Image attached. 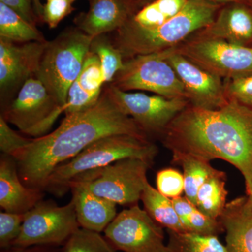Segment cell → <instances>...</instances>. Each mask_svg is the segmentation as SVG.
<instances>
[{"label": "cell", "instance_id": "25", "mask_svg": "<svg viewBox=\"0 0 252 252\" xmlns=\"http://www.w3.org/2000/svg\"><path fill=\"white\" fill-rule=\"evenodd\" d=\"M188 0H153L130 18L131 23L142 28L161 26L185 7Z\"/></svg>", "mask_w": 252, "mask_h": 252}, {"label": "cell", "instance_id": "31", "mask_svg": "<svg viewBox=\"0 0 252 252\" xmlns=\"http://www.w3.org/2000/svg\"><path fill=\"white\" fill-rule=\"evenodd\" d=\"M25 214L1 212L0 213V247H13L21 233Z\"/></svg>", "mask_w": 252, "mask_h": 252}, {"label": "cell", "instance_id": "10", "mask_svg": "<svg viewBox=\"0 0 252 252\" xmlns=\"http://www.w3.org/2000/svg\"><path fill=\"white\" fill-rule=\"evenodd\" d=\"M175 49L192 62L223 79L252 74V46L193 34Z\"/></svg>", "mask_w": 252, "mask_h": 252}, {"label": "cell", "instance_id": "14", "mask_svg": "<svg viewBox=\"0 0 252 252\" xmlns=\"http://www.w3.org/2000/svg\"><path fill=\"white\" fill-rule=\"evenodd\" d=\"M167 59L182 81L190 105L217 109L229 102L225 94L224 80L220 76L192 62L175 48L169 49Z\"/></svg>", "mask_w": 252, "mask_h": 252}, {"label": "cell", "instance_id": "35", "mask_svg": "<svg viewBox=\"0 0 252 252\" xmlns=\"http://www.w3.org/2000/svg\"><path fill=\"white\" fill-rule=\"evenodd\" d=\"M77 0H50L43 9L42 21L50 29H55L59 23L75 10L73 4Z\"/></svg>", "mask_w": 252, "mask_h": 252}, {"label": "cell", "instance_id": "32", "mask_svg": "<svg viewBox=\"0 0 252 252\" xmlns=\"http://www.w3.org/2000/svg\"><path fill=\"white\" fill-rule=\"evenodd\" d=\"M223 80L228 99L237 101L252 109V74Z\"/></svg>", "mask_w": 252, "mask_h": 252}, {"label": "cell", "instance_id": "6", "mask_svg": "<svg viewBox=\"0 0 252 252\" xmlns=\"http://www.w3.org/2000/svg\"><path fill=\"white\" fill-rule=\"evenodd\" d=\"M152 165L140 158H125L91 170L72 180L97 196L122 205H137L147 185ZM68 185V190H69Z\"/></svg>", "mask_w": 252, "mask_h": 252}, {"label": "cell", "instance_id": "15", "mask_svg": "<svg viewBox=\"0 0 252 252\" xmlns=\"http://www.w3.org/2000/svg\"><path fill=\"white\" fill-rule=\"evenodd\" d=\"M87 12L74 19L76 27L91 36L107 34L122 28L133 15L135 4L130 0H88Z\"/></svg>", "mask_w": 252, "mask_h": 252}, {"label": "cell", "instance_id": "7", "mask_svg": "<svg viewBox=\"0 0 252 252\" xmlns=\"http://www.w3.org/2000/svg\"><path fill=\"white\" fill-rule=\"evenodd\" d=\"M169 49L124 60L111 85L124 91H144L170 99H185L187 94L167 61Z\"/></svg>", "mask_w": 252, "mask_h": 252}, {"label": "cell", "instance_id": "38", "mask_svg": "<svg viewBox=\"0 0 252 252\" xmlns=\"http://www.w3.org/2000/svg\"><path fill=\"white\" fill-rule=\"evenodd\" d=\"M210 2L216 3V4H230V3H242V4H248L251 0H205Z\"/></svg>", "mask_w": 252, "mask_h": 252}, {"label": "cell", "instance_id": "4", "mask_svg": "<svg viewBox=\"0 0 252 252\" xmlns=\"http://www.w3.org/2000/svg\"><path fill=\"white\" fill-rule=\"evenodd\" d=\"M158 149L149 139L130 135L102 137L88 146L78 155L61 164L48 179L45 190L62 195L77 177L125 158H140L153 165Z\"/></svg>", "mask_w": 252, "mask_h": 252}, {"label": "cell", "instance_id": "39", "mask_svg": "<svg viewBox=\"0 0 252 252\" xmlns=\"http://www.w3.org/2000/svg\"><path fill=\"white\" fill-rule=\"evenodd\" d=\"M130 1H132L135 5L144 4V6H145V5L149 4L153 0H130Z\"/></svg>", "mask_w": 252, "mask_h": 252}, {"label": "cell", "instance_id": "21", "mask_svg": "<svg viewBox=\"0 0 252 252\" xmlns=\"http://www.w3.org/2000/svg\"><path fill=\"white\" fill-rule=\"evenodd\" d=\"M226 181V173L217 170L201 186L197 194L195 205L205 215L215 220H219L227 204Z\"/></svg>", "mask_w": 252, "mask_h": 252}, {"label": "cell", "instance_id": "11", "mask_svg": "<svg viewBox=\"0 0 252 252\" xmlns=\"http://www.w3.org/2000/svg\"><path fill=\"white\" fill-rule=\"evenodd\" d=\"M163 228L138 205L125 209L104 230V237L117 251L170 252Z\"/></svg>", "mask_w": 252, "mask_h": 252}, {"label": "cell", "instance_id": "12", "mask_svg": "<svg viewBox=\"0 0 252 252\" xmlns=\"http://www.w3.org/2000/svg\"><path fill=\"white\" fill-rule=\"evenodd\" d=\"M104 88L118 107L132 118L148 136H161L172 121L189 104L185 99L130 93L109 84Z\"/></svg>", "mask_w": 252, "mask_h": 252}, {"label": "cell", "instance_id": "26", "mask_svg": "<svg viewBox=\"0 0 252 252\" xmlns=\"http://www.w3.org/2000/svg\"><path fill=\"white\" fill-rule=\"evenodd\" d=\"M170 252H228L218 235L179 233L167 230Z\"/></svg>", "mask_w": 252, "mask_h": 252}, {"label": "cell", "instance_id": "18", "mask_svg": "<svg viewBox=\"0 0 252 252\" xmlns=\"http://www.w3.org/2000/svg\"><path fill=\"white\" fill-rule=\"evenodd\" d=\"M219 220L228 252H252V193L227 203Z\"/></svg>", "mask_w": 252, "mask_h": 252}, {"label": "cell", "instance_id": "1", "mask_svg": "<svg viewBox=\"0 0 252 252\" xmlns=\"http://www.w3.org/2000/svg\"><path fill=\"white\" fill-rule=\"evenodd\" d=\"M114 135H148L118 107L105 88L90 108L65 115L57 129L32 139L14 158L18 175L30 188L45 190L49 176L61 164L70 160L95 141Z\"/></svg>", "mask_w": 252, "mask_h": 252}, {"label": "cell", "instance_id": "19", "mask_svg": "<svg viewBox=\"0 0 252 252\" xmlns=\"http://www.w3.org/2000/svg\"><path fill=\"white\" fill-rule=\"evenodd\" d=\"M80 228L100 233L117 217V203L94 195L80 184L69 185Z\"/></svg>", "mask_w": 252, "mask_h": 252}, {"label": "cell", "instance_id": "33", "mask_svg": "<svg viewBox=\"0 0 252 252\" xmlns=\"http://www.w3.org/2000/svg\"><path fill=\"white\" fill-rule=\"evenodd\" d=\"M32 139L26 138L12 130L8 122L0 117V150L5 155L14 158L31 143Z\"/></svg>", "mask_w": 252, "mask_h": 252}, {"label": "cell", "instance_id": "20", "mask_svg": "<svg viewBox=\"0 0 252 252\" xmlns=\"http://www.w3.org/2000/svg\"><path fill=\"white\" fill-rule=\"evenodd\" d=\"M144 210L162 228L179 233H187L182 224L172 199L162 195L157 189L147 182L141 200Z\"/></svg>", "mask_w": 252, "mask_h": 252}, {"label": "cell", "instance_id": "37", "mask_svg": "<svg viewBox=\"0 0 252 252\" xmlns=\"http://www.w3.org/2000/svg\"><path fill=\"white\" fill-rule=\"evenodd\" d=\"M33 4H34V10L36 16L39 18V21H42L43 9H44V5L41 4L40 0H32Z\"/></svg>", "mask_w": 252, "mask_h": 252}, {"label": "cell", "instance_id": "40", "mask_svg": "<svg viewBox=\"0 0 252 252\" xmlns=\"http://www.w3.org/2000/svg\"><path fill=\"white\" fill-rule=\"evenodd\" d=\"M246 193H252V177L251 181V185H250V188L246 189Z\"/></svg>", "mask_w": 252, "mask_h": 252}, {"label": "cell", "instance_id": "8", "mask_svg": "<svg viewBox=\"0 0 252 252\" xmlns=\"http://www.w3.org/2000/svg\"><path fill=\"white\" fill-rule=\"evenodd\" d=\"M64 107L35 77L28 79L16 97L4 107L1 116L23 133L42 137L51 128Z\"/></svg>", "mask_w": 252, "mask_h": 252}, {"label": "cell", "instance_id": "27", "mask_svg": "<svg viewBox=\"0 0 252 252\" xmlns=\"http://www.w3.org/2000/svg\"><path fill=\"white\" fill-rule=\"evenodd\" d=\"M90 51L98 56L105 84H110L124 66V59L122 53L107 34L94 36L91 41Z\"/></svg>", "mask_w": 252, "mask_h": 252}, {"label": "cell", "instance_id": "9", "mask_svg": "<svg viewBox=\"0 0 252 252\" xmlns=\"http://www.w3.org/2000/svg\"><path fill=\"white\" fill-rule=\"evenodd\" d=\"M79 228L72 200L61 207L40 201L25 214L21 233L13 247L64 245Z\"/></svg>", "mask_w": 252, "mask_h": 252}, {"label": "cell", "instance_id": "24", "mask_svg": "<svg viewBox=\"0 0 252 252\" xmlns=\"http://www.w3.org/2000/svg\"><path fill=\"white\" fill-rule=\"evenodd\" d=\"M0 38L15 43L46 41L45 36L36 26L0 2Z\"/></svg>", "mask_w": 252, "mask_h": 252}, {"label": "cell", "instance_id": "16", "mask_svg": "<svg viewBox=\"0 0 252 252\" xmlns=\"http://www.w3.org/2000/svg\"><path fill=\"white\" fill-rule=\"evenodd\" d=\"M247 5L242 3L225 4L209 26L193 35L252 46V9Z\"/></svg>", "mask_w": 252, "mask_h": 252}, {"label": "cell", "instance_id": "41", "mask_svg": "<svg viewBox=\"0 0 252 252\" xmlns=\"http://www.w3.org/2000/svg\"><path fill=\"white\" fill-rule=\"evenodd\" d=\"M18 250H16V251L11 252H34L31 251H27V250H24L25 249H18Z\"/></svg>", "mask_w": 252, "mask_h": 252}, {"label": "cell", "instance_id": "30", "mask_svg": "<svg viewBox=\"0 0 252 252\" xmlns=\"http://www.w3.org/2000/svg\"><path fill=\"white\" fill-rule=\"evenodd\" d=\"M157 190L170 199L182 196L185 193L183 174L173 168L162 169L157 175Z\"/></svg>", "mask_w": 252, "mask_h": 252}, {"label": "cell", "instance_id": "36", "mask_svg": "<svg viewBox=\"0 0 252 252\" xmlns=\"http://www.w3.org/2000/svg\"><path fill=\"white\" fill-rule=\"evenodd\" d=\"M3 3L14 10L28 22L36 26L39 22V18L36 16L32 0H0Z\"/></svg>", "mask_w": 252, "mask_h": 252}, {"label": "cell", "instance_id": "13", "mask_svg": "<svg viewBox=\"0 0 252 252\" xmlns=\"http://www.w3.org/2000/svg\"><path fill=\"white\" fill-rule=\"evenodd\" d=\"M49 41L15 43L0 38V96L9 103L23 84L35 77Z\"/></svg>", "mask_w": 252, "mask_h": 252}, {"label": "cell", "instance_id": "28", "mask_svg": "<svg viewBox=\"0 0 252 252\" xmlns=\"http://www.w3.org/2000/svg\"><path fill=\"white\" fill-rule=\"evenodd\" d=\"M63 252H117L100 233L79 228L64 244Z\"/></svg>", "mask_w": 252, "mask_h": 252}, {"label": "cell", "instance_id": "3", "mask_svg": "<svg viewBox=\"0 0 252 252\" xmlns=\"http://www.w3.org/2000/svg\"><path fill=\"white\" fill-rule=\"evenodd\" d=\"M220 8L221 4L205 0H188L180 13L161 26L142 28L129 19L112 39L124 60L172 49L209 26Z\"/></svg>", "mask_w": 252, "mask_h": 252}, {"label": "cell", "instance_id": "23", "mask_svg": "<svg viewBox=\"0 0 252 252\" xmlns=\"http://www.w3.org/2000/svg\"><path fill=\"white\" fill-rule=\"evenodd\" d=\"M172 162L183 168L185 197L195 205L199 189L217 169L210 162L188 154H172Z\"/></svg>", "mask_w": 252, "mask_h": 252}, {"label": "cell", "instance_id": "2", "mask_svg": "<svg viewBox=\"0 0 252 252\" xmlns=\"http://www.w3.org/2000/svg\"><path fill=\"white\" fill-rule=\"evenodd\" d=\"M172 154H188L210 162L220 159L241 172L246 189L252 177V109L230 99L223 107L206 109L190 104L161 135Z\"/></svg>", "mask_w": 252, "mask_h": 252}, {"label": "cell", "instance_id": "17", "mask_svg": "<svg viewBox=\"0 0 252 252\" xmlns=\"http://www.w3.org/2000/svg\"><path fill=\"white\" fill-rule=\"evenodd\" d=\"M42 191L25 185L18 175L16 160L10 156H1L0 206L5 212L26 214L41 201Z\"/></svg>", "mask_w": 252, "mask_h": 252}, {"label": "cell", "instance_id": "5", "mask_svg": "<svg viewBox=\"0 0 252 252\" xmlns=\"http://www.w3.org/2000/svg\"><path fill=\"white\" fill-rule=\"evenodd\" d=\"M94 36L69 27L49 41L35 78L65 108L67 93L80 74Z\"/></svg>", "mask_w": 252, "mask_h": 252}, {"label": "cell", "instance_id": "22", "mask_svg": "<svg viewBox=\"0 0 252 252\" xmlns=\"http://www.w3.org/2000/svg\"><path fill=\"white\" fill-rule=\"evenodd\" d=\"M176 212L187 233L219 235L224 232L219 220H215L200 211L185 196L172 199Z\"/></svg>", "mask_w": 252, "mask_h": 252}, {"label": "cell", "instance_id": "34", "mask_svg": "<svg viewBox=\"0 0 252 252\" xmlns=\"http://www.w3.org/2000/svg\"><path fill=\"white\" fill-rule=\"evenodd\" d=\"M99 97H96L94 94L83 90L79 83L75 80L68 91L67 102L64 113L65 115H69L86 110L94 105Z\"/></svg>", "mask_w": 252, "mask_h": 252}, {"label": "cell", "instance_id": "29", "mask_svg": "<svg viewBox=\"0 0 252 252\" xmlns=\"http://www.w3.org/2000/svg\"><path fill=\"white\" fill-rule=\"evenodd\" d=\"M81 89L96 97L103 91L104 81L102 64L98 56L91 51L86 56L79 77L76 79Z\"/></svg>", "mask_w": 252, "mask_h": 252}, {"label": "cell", "instance_id": "42", "mask_svg": "<svg viewBox=\"0 0 252 252\" xmlns=\"http://www.w3.org/2000/svg\"><path fill=\"white\" fill-rule=\"evenodd\" d=\"M47 1H50V0H47Z\"/></svg>", "mask_w": 252, "mask_h": 252}]
</instances>
